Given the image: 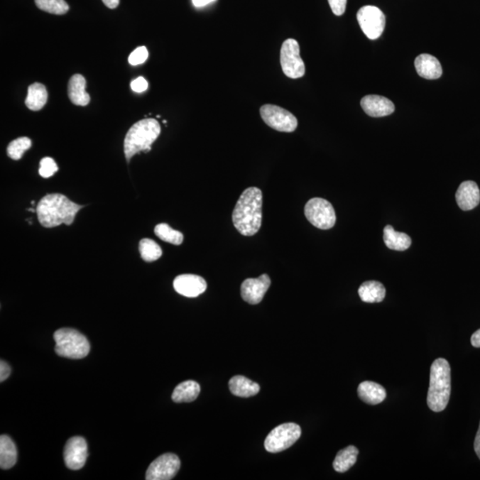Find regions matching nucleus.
<instances>
[{
    "label": "nucleus",
    "mask_w": 480,
    "mask_h": 480,
    "mask_svg": "<svg viewBox=\"0 0 480 480\" xmlns=\"http://www.w3.org/2000/svg\"><path fill=\"white\" fill-rule=\"evenodd\" d=\"M263 193L256 187L244 190L232 214L233 224L243 236H253L262 226Z\"/></svg>",
    "instance_id": "obj_1"
},
{
    "label": "nucleus",
    "mask_w": 480,
    "mask_h": 480,
    "mask_svg": "<svg viewBox=\"0 0 480 480\" xmlns=\"http://www.w3.org/2000/svg\"><path fill=\"white\" fill-rule=\"evenodd\" d=\"M84 206L72 202L62 194H48L37 207L38 221L45 228H54L61 224H72L77 213Z\"/></svg>",
    "instance_id": "obj_2"
},
{
    "label": "nucleus",
    "mask_w": 480,
    "mask_h": 480,
    "mask_svg": "<svg viewBox=\"0 0 480 480\" xmlns=\"http://www.w3.org/2000/svg\"><path fill=\"white\" fill-rule=\"evenodd\" d=\"M451 394V369L447 359H437L430 368L427 404L430 410L441 412L447 408Z\"/></svg>",
    "instance_id": "obj_3"
},
{
    "label": "nucleus",
    "mask_w": 480,
    "mask_h": 480,
    "mask_svg": "<svg viewBox=\"0 0 480 480\" xmlns=\"http://www.w3.org/2000/svg\"><path fill=\"white\" fill-rule=\"evenodd\" d=\"M161 132L160 123L154 119H146L136 122L126 133L124 153L129 163L136 154L151 150V144L158 139Z\"/></svg>",
    "instance_id": "obj_4"
},
{
    "label": "nucleus",
    "mask_w": 480,
    "mask_h": 480,
    "mask_svg": "<svg viewBox=\"0 0 480 480\" xmlns=\"http://www.w3.org/2000/svg\"><path fill=\"white\" fill-rule=\"evenodd\" d=\"M55 352L63 358L80 359L90 351L87 338L72 328H61L54 334Z\"/></svg>",
    "instance_id": "obj_5"
},
{
    "label": "nucleus",
    "mask_w": 480,
    "mask_h": 480,
    "mask_svg": "<svg viewBox=\"0 0 480 480\" xmlns=\"http://www.w3.org/2000/svg\"><path fill=\"white\" fill-rule=\"evenodd\" d=\"M301 434V427L296 423H283L268 434L264 447L270 453H280L292 447L300 439Z\"/></svg>",
    "instance_id": "obj_6"
},
{
    "label": "nucleus",
    "mask_w": 480,
    "mask_h": 480,
    "mask_svg": "<svg viewBox=\"0 0 480 480\" xmlns=\"http://www.w3.org/2000/svg\"><path fill=\"white\" fill-rule=\"evenodd\" d=\"M305 214L310 224L321 229L333 228L337 215L329 201L321 197H314L305 204Z\"/></svg>",
    "instance_id": "obj_7"
},
{
    "label": "nucleus",
    "mask_w": 480,
    "mask_h": 480,
    "mask_svg": "<svg viewBox=\"0 0 480 480\" xmlns=\"http://www.w3.org/2000/svg\"><path fill=\"white\" fill-rule=\"evenodd\" d=\"M280 65L285 76L300 79L305 76V65L300 56V45L294 38H288L282 45Z\"/></svg>",
    "instance_id": "obj_8"
},
{
    "label": "nucleus",
    "mask_w": 480,
    "mask_h": 480,
    "mask_svg": "<svg viewBox=\"0 0 480 480\" xmlns=\"http://www.w3.org/2000/svg\"><path fill=\"white\" fill-rule=\"evenodd\" d=\"M260 114L266 125L277 130V131L292 133L298 129V119L290 111L280 107V106L263 105L260 109Z\"/></svg>",
    "instance_id": "obj_9"
},
{
    "label": "nucleus",
    "mask_w": 480,
    "mask_h": 480,
    "mask_svg": "<svg viewBox=\"0 0 480 480\" xmlns=\"http://www.w3.org/2000/svg\"><path fill=\"white\" fill-rule=\"evenodd\" d=\"M356 19L363 33L369 40H377L386 28V16L373 6H366L359 10Z\"/></svg>",
    "instance_id": "obj_10"
},
{
    "label": "nucleus",
    "mask_w": 480,
    "mask_h": 480,
    "mask_svg": "<svg viewBox=\"0 0 480 480\" xmlns=\"http://www.w3.org/2000/svg\"><path fill=\"white\" fill-rule=\"evenodd\" d=\"M181 461L178 455L164 454L151 462L146 472L147 480H169L178 474Z\"/></svg>",
    "instance_id": "obj_11"
},
{
    "label": "nucleus",
    "mask_w": 480,
    "mask_h": 480,
    "mask_svg": "<svg viewBox=\"0 0 480 480\" xmlns=\"http://www.w3.org/2000/svg\"><path fill=\"white\" fill-rule=\"evenodd\" d=\"M88 457L87 443L82 437H73L67 441L65 447V462L73 471L82 469Z\"/></svg>",
    "instance_id": "obj_12"
},
{
    "label": "nucleus",
    "mask_w": 480,
    "mask_h": 480,
    "mask_svg": "<svg viewBox=\"0 0 480 480\" xmlns=\"http://www.w3.org/2000/svg\"><path fill=\"white\" fill-rule=\"evenodd\" d=\"M271 283V278L267 274L261 275L257 278H248L241 285L243 300L249 305H258L263 301Z\"/></svg>",
    "instance_id": "obj_13"
},
{
    "label": "nucleus",
    "mask_w": 480,
    "mask_h": 480,
    "mask_svg": "<svg viewBox=\"0 0 480 480\" xmlns=\"http://www.w3.org/2000/svg\"><path fill=\"white\" fill-rule=\"evenodd\" d=\"M207 288L206 280L197 275H179L174 280L175 290L185 298H197L207 290Z\"/></svg>",
    "instance_id": "obj_14"
},
{
    "label": "nucleus",
    "mask_w": 480,
    "mask_h": 480,
    "mask_svg": "<svg viewBox=\"0 0 480 480\" xmlns=\"http://www.w3.org/2000/svg\"><path fill=\"white\" fill-rule=\"evenodd\" d=\"M360 104L366 114L375 116V118L389 116L395 111L393 102L380 95H366L362 99Z\"/></svg>",
    "instance_id": "obj_15"
},
{
    "label": "nucleus",
    "mask_w": 480,
    "mask_h": 480,
    "mask_svg": "<svg viewBox=\"0 0 480 480\" xmlns=\"http://www.w3.org/2000/svg\"><path fill=\"white\" fill-rule=\"evenodd\" d=\"M459 207L464 211L474 209L480 202V190L475 182H462L455 195Z\"/></svg>",
    "instance_id": "obj_16"
},
{
    "label": "nucleus",
    "mask_w": 480,
    "mask_h": 480,
    "mask_svg": "<svg viewBox=\"0 0 480 480\" xmlns=\"http://www.w3.org/2000/svg\"><path fill=\"white\" fill-rule=\"evenodd\" d=\"M416 72L426 80H437L442 75V67L435 56L428 54L420 55L415 61Z\"/></svg>",
    "instance_id": "obj_17"
},
{
    "label": "nucleus",
    "mask_w": 480,
    "mask_h": 480,
    "mask_svg": "<svg viewBox=\"0 0 480 480\" xmlns=\"http://www.w3.org/2000/svg\"><path fill=\"white\" fill-rule=\"evenodd\" d=\"M358 395L362 401L369 405H378L386 400V391L379 383L366 381L359 384Z\"/></svg>",
    "instance_id": "obj_18"
},
{
    "label": "nucleus",
    "mask_w": 480,
    "mask_h": 480,
    "mask_svg": "<svg viewBox=\"0 0 480 480\" xmlns=\"http://www.w3.org/2000/svg\"><path fill=\"white\" fill-rule=\"evenodd\" d=\"M87 81L80 74L70 77L68 86L70 100L77 106H87L90 102V95L86 92Z\"/></svg>",
    "instance_id": "obj_19"
},
{
    "label": "nucleus",
    "mask_w": 480,
    "mask_h": 480,
    "mask_svg": "<svg viewBox=\"0 0 480 480\" xmlns=\"http://www.w3.org/2000/svg\"><path fill=\"white\" fill-rule=\"evenodd\" d=\"M229 391L233 395L240 398H250L255 396L260 391L258 383L246 378L245 376H236L229 382Z\"/></svg>",
    "instance_id": "obj_20"
},
{
    "label": "nucleus",
    "mask_w": 480,
    "mask_h": 480,
    "mask_svg": "<svg viewBox=\"0 0 480 480\" xmlns=\"http://www.w3.org/2000/svg\"><path fill=\"white\" fill-rule=\"evenodd\" d=\"M383 240L388 249L396 251H405L412 244L410 236L405 233L395 231L391 225H387L383 229Z\"/></svg>",
    "instance_id": "obj_21"
},
{
    "label": "nucleus",
    "mask_w": 480,
    "mask_h": 480,
    "mask_svg": "<svg viewBox=\"0 0 480 480\" xmlns=\"http://www.w3.org/2000/svg\"><path fill=\"white\" fill-rule=\"evenodd\" d=\"M359 295L363 302L369 303L381 302L386 298V290L378 281L364 282L359 288Z\"/></svg>",
    "instance_id": "obj_22"
},
{
    "label": "nucleus",
    "mask_w": 480,
    "mask_h": 480,
    "mask_svg": "<svg viewBox=\"0 0 480 480\" xmlns=\"http://www.w3.org/2000/svg\"><path fill=\"white\" fill-rule=\"evenodd\" d=\"M200 393V384L195 381H186L180 383L172 394V400L175 403H188L197 400Z\"/></svg>",
    "instance_id": "obj_23"
},
{
    "label": "nucleus",
    "mask_w": 480,
    "mask_h": 480,
    "mask_svg": "<svg viewBox=\"0 0 480 480\" xmlns=\"http://www.w3.org/2000/svg\"><path fill=\"white\" fill-rule=\"evenodd\" d=\"M17 462L16 444L6 435L0 437V467L2 469H11Z\"/></svg>",
    "instance_id": "obj_24"
},
{
    "label": "nucleus",
    "mask_w": 480,
    "mask_h": 480,
    "mask_svg": "<svg viewBox=\"0 0 480 480\" xmlns=\"http://www.w3.org/2000/svg\"><path fill=\"white\" fill-rule=\"evenodd\" d=\"M48 98L47 88L40 83H34L28 88L26 104L31 111H40L47 104Z\"/></svg>",
    "instance_id": "obj_25"
},
{
    "label": "nucleus",
    "mask_w": 480,
    "mask_h": 480,
    "mask_svg": "<svg viewBox=\"0 0 480 480\" xmlns=\"http://www.w3.org/2000/svg\"><path fill=\"white\" fill-rule=\"evenodd\" d=\"M359 450L354 446H349L338 452L334 461V469L337 472H346L356 464Z\"/></svg>",
    "instance_id": "obj_26"
},
{
    "label": "nucleus",
    "mask_w": 480,
    "mask_h": 480,
    "mask_svg": "<svg viewBox=\"0 0 480 480\" xmlns=\"http://www.w3.org/2000/svg\"><path fill=\"white\" fill-rule=\"evenodd\" d=\"M141 256L146 262H154L162 256V249L160 245L153 239H143L141 240L139 244Z\"/></svg>",
    "instance_id": "obj_27"
},
{
    "label": "nucleus",
    "mask_w": 480,
    "mask_h": 480,
    "mask_svg": "<svg viewBox=\"0 0 480 480\" xmlns=\"http://www.w3.org/2000/svg\"><path fill=\"white\" fill-rule=\"evenodd\" d=\"M155 234L163 240L165 242L170 243V244L179 246L182 244L183 235L182 232L175 231L172 229L170 226L167 224H158L154 229Z\"/></svg>",
    "instance_id": "obj_28"
},
{
    "label": "nucleus",
    "mask_w": 480,
    "mask_h": 480,
    "mask_svg": "<svg viewBox=\"0 0 480 480\" xmlns=\"http://www.w3.org/2000/svg\"><path fill=\"white\" fill-rule=\"evenodd\" d=\"M38 9L53 15L62 16L69 11V5L65 0H35Z\"/></svg>",
    "instance_id": "obj_29"
},
{
    "label": "nucleus",
    "mask_w": 480,
    "mask_h": 480,
    "mask_svg": "<svg viewBox=\"0 0 480 480\" xmlns=\"http://www.w3.org/2000/svg\"><path fill=\"white\" fill-rule=\"evenodd\" d=\"M31 140L28 137H20L13 140L8 147V155L13 160H19L23 156L24 153L31 147Z\"/></svg>",
    "instance_id": "obj_30"
},
{
    "label": "nucleus",
    "mask_w": 480,
    "mask_h": 480,
    "mask_svg": "<svg viewBox=\"0 0 480 480\" xmlns=\"http://www.w3.org/2000/svg\"><path fill=\"white\" fill-rule=\"evenodd\" d=\"M58 171V165L52 158H44L40 161V175L43 178H49Z\"/></svg>",
    "instance_id": "obj_31"
},
{
    "label": "nucleus",
    "mask_w": 480,
    "mask_h": 480,
    "mask_svg": "<svg viewBox=\"0 0 480 480\" xmlns=\"http://www.w3.org/2000/svg\"><path fill=\"white\" fill-rule=\"evenodd\" d=\"M148 56H149V53H148L147 48L146 47H140L136 48V50L130 55L129 62L130 65L133 66L142 65V63L146 62Z\"/></svg>",
    "instance_id": "obj_32"
},
{
    "label": "nucleus",
    "mask_w": 480,
    "mask_h": 480,
    "mask_svg": "<svg viewBox=\"0 0 480 480\" xmlns=\"http://www.w3.org/2000/svg\"><path fill=\"white\" fill-rule=\"evenodd\" d=\"M332 11L335 16H341L344 15L347 5V0H328Z\"/></svg>",
    "instance_id": "obj_33"
},
{
    "label": "nucleus",
    "mask_w": 480,
    "mask_h": 480,
    "mask_svg": "<svg viewBox=\"0 0 480 480\" xmlns=\"http://www.w3.org/2000/svg\"><path fill=\"white\" fill-rule=\"evenodd\" d=\"M131 88L133 92H136V93H143V92L147 90V80L143 77H137L136 80L132 81Z\"/></svg>",
    "instance_id": "obj_34"
},
{
    "label": "nucleus",
    "mask_w": 480,
    "mask_h": 480,
    "mask_svg": "<svg viewBox=\"0 0 480 480\" xmlns=\"http://www.w3.org/2000/svg\"><path fill=\"white\" fill-rule=\"evenodd\" d=\"M10 373H11V368L8 363L1 360V362H0V382L3 383L8 379Z\"/></svg>",
    "instance_id": "obj_35"
},
{
    "label": "nucleus",
    "mask_w": 480,
    "mask_h": 480,
    "mask_svg": "<svg viewBox=\"0 0 480 480\" xmlns=\"http://www.w3.org/2000/svg\"><path fill=\"white\" fill-rule=\"evenodd\" d=\"M471 342L473 347L480 348V329L471 335Z\"/></svg>",
    "instance_id": "obj_36"
},
{
    "label": "nucleus",
    "mask_w": 480,
    "mask_h": 480,
    "mask_svg": "<svg viewBox=\"0 0 480 480\" xmlns=\"http://www.w3.org/2000/svg\"><path fill=\"white\" fill-rule=\"evenodd\" d=\"M474 450L476 452V455H478V457L480 459V423L478 432H476V435L475 437Z\"/></svg>",
    "instance_id": "obj_37"
},
{
    "label": "nucleus",
    "mask_w": 480,
    "mask_h": 480,
    "mask_svg": "<svg viewBox=\"0 0 480 480\" xmlns=\"http://www.w3.org/2000/svg\"><path fill=\"white\" fill-rule=\"evenodd\" d=\"M102 2L107 8L111 9H115L119 5V0H102Z\"/></svg>",
    "instance_id": "obj_38"
},
{
    "label": "nucleus",
    "mask_w": 480,
    "mask_h": 480,
    "mask_svg": "<svg viewBox=\"0 0 480 480\" xmlns=\"http://www.w3.org/2000/svg\"><path fill=\"white\" fill-rule=\"evenodd\" d=\"M215 0H192L193 5L196 8H202V6L210 4L212 2H214Z\"/></svg>",
    "instance_id": "obj_39"
},
{
    "label": "nucleus",
    "mask_w": 480,
    "mask_h": 480,
    "mask_svg": "<svg viewBox=\"0 0 480 480\" xmlns=\"http://www.w3.org/2000/svg\"><path fill=\"white\" fill-rule=\"evenodd\" d=\"M28 210L31 211V212H35V210L33 209V208H28Z\"/></svg>",
    "instance_id": "obj_40"
}]
</instances>
